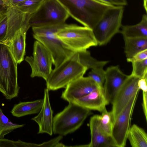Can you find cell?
I'll return each mask as SVG.
<instances>
[{"mask_svg":"<svg viewBox=\"0 0 147 147\" xmlns=\"http://www.w3.org/2000/svg\"><path fill=\"white\" fill-rule=\"evenodd\" d=\"M44 0H26L15 7L22 12L32 15L38 10Z\"/></svg>","mask_w":147,"mask_h":147,"instance_id":"484cf974","label":"cell"},{"mask_svg":"<svg viewBox=\"0 0 147 147\" xmlns=\"http://www.w3.org/2000/svg\"><path fill=\"white\" fill-rule=\"evenodd\" d=\"M77 52L80 62L88 69L103 67L109 62L108 61L97 60L91 56L90 52L87 50Z\"/></svg>","mask_w":147,"mask_h":147,"instance_id":"603a6c76","label":"cell"},{"mask_svg":"<svg viewBox=\"0 0 147 147\" xmlns=\"http://www.w3.org/2000/svg\"><path fill=\"white\" fill-rule=\"evenodd\" d=\"M43 99L27 102H20L14 106L11 112L14 116L19 117L38 113L43 103Z\"/></svg>","mask_w":147,"mask_h":147,"instance_id":"d6986e66","label":"cell"},{"mask_svg":"<svg viewBox=\"0 0 147 147\" xmlns=\"http://www.w3.org/2000/svg\"><path fill=\"white\" fill-rule=\"evenodd\" d=\"M138 92L132 96L113 122L111 137L115 147H124L126 145L131 116Z\"/></svg>","mask_w":147,"mask_h":147,"instance_id":"30bf717a","label":"cell"},{"mask_svg":"<svg viewBox=\"0 0 147 147\" xmlns=\"http://www.w3.org/2000/svg\"><path fill=\"white\" fill-rule=\"evenodd\" d=\"M87 68L80 62L77 51L52 70L46 81L49 90L65 88L69 83L83 76Z\"/></svg>","mask_w":147,"mask_h":147,"instance_id":"277c9868","label":"cell"},{"mask_svg":"<svg viewBox=\"0 0 147 147\" xmlns=\"http://www.w3.org/2000/svg\"><path fill=\"white\" fill-rule=\"evenodd\" d=\"M26 29L22 28L15 34L9 42H4V44L9 47L12 55L18 63H20L24 60L25 55Z\"/></svg>","mask_w":147,"mask_h":147,"instance_id":"ac0fdd59","label":"cell"},{"mask_svg":"<svg viewBox=\"0 0 147 147\" xmlns=\"http://www.w3.org/2000/svg\"><path fill=\"white\" fill-rule=\"evenodd\" d=\"M103 68L98 67L92 69L88 74V76L91 78L98 87L102 90H103L105 74V71Z\"/></svg>","mask_w":147,"mask_h":147,"instance_id":"83f0119b","label":"cell"},{"mask_svg":"<svg viewBox=\"0 0 147 147\" xmlns=\"http://www.w3.org/2000/svg\"><path fill=\"white\" fill-rule=\"evenodd\" d=\"M24 125L13 123L4 114L0 108V139L4 138L6 135Z\"/></svg>","mask_w":147,"mask_h":147,"instance_id":"cb8c5ba5","label":"cell"},{"mask_svg":"<svg viewBox=\"0 0 147 147\" xmlns=\"http://www.w3.org/2000/svg\"><path fill=\"white\" fill-rule=\"evenodd\" d=\"M25 60L31 67V78L41 77L47 80L52 70L53 61L50 53L42 43L34 41L33 56L26 57Z\"/></svg>","mask_w":147,"mask_h":147,"instance_id":"9c48e42d","label":"cell"},{"mask_svg":"<svg viewBox=\"0 0 147 147\" xmlns=\"http://www.w3.org/2000/svg\"><path fill=\"white\" fill-rule=\"evenodd\" d=\"M32 143L20 140L14 141L4 138L0 139V147H32Z\"/></svg>","mask_w":147,"mask_h":147,"instance_id":"f546056e","label":"cell"},{"mask_svg":"<svg viewBox=\"0 0 147 147\" xmlns=\"http://www.w3.org/2000/svg\"><path fill=\"white\" fill-rule=\"evenodd\" d=\"M73 102L90 110H96L101 113L109 103L105 97L103 90L99 88Z\"/></svg>","mask_w":147,"mask_h":147,"instance_id":"e0dca14e","label":"cell"},{"mask_svg":"<svg viewBox=\"0 0 147 147\" xmlns=\"http://www.w3.org/2000/svg\"><path fill=\"white\" fill-rule=\"evenodd\" d=\"M6 7L2 0H0V11L6 10Z\"/></svg>","mask_w":147,"mask_h":147,"instance_id":"e575fe53","label":"cell"},{"mask_svg":"<svg viewBox=\"0 0 147 147\" xmlns=\"http://www.w3.org/2000/svg\"><path fill=\"white\" fill-rule=\"evenodd\" d=\"M26 0H2L6 6H15L17 4Z\"/></svg>","mask_w":147,"mask_h":147,"instance_id":"836d02e7","label":"cell"},{"mask_svg":"<svg viewBox=\"0 0 147 147\" xmlns=\"http://www.w3.org/2000/svg\"><path fill=\"white\" fill-rule=\"evenodd\" d=\"M132 63L131 75L140 78L147 73V59L142 61L133 62Z\"/></svg>","mask_w":147,"mask_h":147,"instance_id":"f1b7e54d","label":"cell"},{"mask_svg":"<svg viewBox=\"0 0 147 147\" xmlns=\"http://www.w3.org/2000/svg\"><path fill=\"white\" fill-rule=\"evenodd\" d=\"M147 73L140 78L138 82L139 90L142 92V107L146 121H147Z\"/></svg>","mask_w":147,"mask_h":147,"instance_id":"4316f807","label":"cell"},{"mask_svg":"<svg viewBox=\"0 0 147 147\" xmlns=\"http://www.w3.org/2000/svg\"><path fill=\"white\" fill-rule=\"evenodd\" d=\"M6 11V10L3 11H0V17L1 16V15L4 13Z\"/></svg>","mask_w":147,"mask_h":147,"instance_id":"d590c367","label":"cell"},{"mask_svg":"<svg viewBox=\"0 0 147 147\" xmlns=\"http://www.w3.org/2000/svg\"><path fill=\"white\" fill-rule=\"evenodd\" d=\"M91 114L89 109L74 102H69L67 106L53 117V133L63 136L74 132Z\"/></svg>","mask_w":147,"mask_h":147,"instance_id":"5b68a950","label":"cell"},{"mask_svg":"<svg viewBox=\"0 0 147 147\" xmlns=\"http://www.w3.org/2000/svg\"><path fill=\"white\" fill-rule=\"evenodd\" d=\"M6 13L8 19V27L6 35L3 41H10L15 33L24 28L28 30L30 27L29 21L32 15L22 12L15 6H7Z\"/></svg>","mask_w":147,"mask_h":147,"instance_id":"5bb4252c","label":"cell"},{"mask_svg":"<svg viewBox=\"0 0 147 147\" xmlns=\"http://www.w3.org/2000/svg\"><path fill=\"white\" fill-rule=\"evenodd\" d=\"M69 15L57 0H44L29 21L30 27L65 23Z\"/></svg>","mask_w":147,"mask_h":147,"instance_id":"52a82bcc","label":"cell"},{"mask_svg":"<svg viewBox=\"0 0 147 147\" xmlns=\"http://www.w3.org/2000/svg\"><path fill=\"white\" fill-rule=\"evenodd\" d=\"M124 6H114L108 9L92 29L98 45H106L119 32Z\"/></svg>","mask_w":147,"mask_h":147,"instance_id":"8992f818","label":"cell"},{"mask_svg":"<svg viewBox=\"0 0 147 147\" xmlns=\"http://www.w3.org/2000/svg\"><path fill=\"white\" fill-rule=\"evenodd\" d=\"M124 53L127 59L131 58L138 53L147 49V38H123Z\"/></svg>","mask_w":147,"mask_h":147,"instance_id":"44dd1931","label":"cell"},{"mask_svg":"<svg viewBox=\"0 0 147 147\" xmlns=\"http://www.w3.org/2000/svg\"><path fill=\"white\" fill-rule=\"evenodd\" d=\"M57 35L65 44L75 51L86 50L98 45L92 29L84 26L71 24L59 31Z\"/></svg>","mask_w":147,"mask_h":147,"instance_id":"ba28073f","label":"cell"},{"mask_svg":"<svg viewBox=\"0 0 147 147\" xmlns=\"http://www.w3.org/2000/svg\"><path fill=\"white\" fill-rule=\"evenodd\" d=\"M49 90L45 89L42 105L37 115L32 119L39 126L38 133H46L50 136L53 132V111L50 103Z\"/></svg>","mask_w":147,"mask_h":147,"instance_id":"9a60e30c","label":"cell"},{"mask_svg":"<svg viewBox=\"0 0 147 147\" xmlns=\"http://www.w3.org/2000/svg\"><path fill=\"white\" fill-rule=\"evenodd\" d=\"M8 19L6 11L0 17V42L3 41L7 33Z\"/></svg>","mask_w":147,"mask_h":147,"instance_id":"4dcf8cb0","label":"cell"},{"mask_svg":"<svg viewBox=\"0 0 147 147\" xmlns=\"http://www.w3.org/2000/svg\"><path fill=\"white\" fill-rule=\"evenodd\" d=\"M91 140L85 146L90 147H115L111 136L103 131L100 125L99 115L92 116L89 121Z\"/></svg>","mask_w":147,"mask_h":147,"instance_id":"2e32d148","label":"cell"},{"mask_svg":"<svg viewBox=\"0 0 147 147\" xmlns=\"http://www.w3.org/2000/svg\"><path fill=\"white\" fill-rule=\"evenodd\" d=\"M132 147H147V135L145 130L136 124L131 126L127 136Z\"/></svg>","mask_w":147,"mask_h":147,"instance_id":"7402d4cb","label":"cell"},{"mask_svg":"<svg viewBox=\"0 0 147 147\" xmlns=\"http://www.w3.org/2000/svg\"><path fill=\"white\" fill-rule=\"evenodd\" d=\"M139 78L131 74L129 75L117 93L111 104L113 122L132 96L139 92Z\"/></svg>","mask_w":147,"mask_h":147,"instance_id":"8fae6325","label":"cell"},{"mask_svg":"<svg viewBox=\"0 0 147 147\" xmlns=\"http://www.w3.org/2000/svg\"><path fill=\"white\" fill-rule=\"evenodd\" d=\"M71 25L65 23L32 27L34 38L42 43L49 51L55 67H58L76 52L69 47L57 35L59 31Z\"/></svg>","mask_w":147,"mask_h":147,"instance_id":"6da1fadb","label":"cell"},{"mask_svg":"<svg viewBox=\"0 0 147 147\" xmlns=\"http://www.w3.org/2000/svg\"><path fill=\"white\" fill-rule=\"evenodd\" d=\"M99 115L100 125L104 132L108 136L111 137L113 123V114L111 111H108L106 108Z\"/></svg>","mask_w":147,"mask_h":147,"instance_id":"d4e9b609","label":"cell"},{"mask_svg":"<svg viewBox=\"0 0 147 147\" xmlns=\"http://www.w3.org/2000/svg\"><path fill=\"white\" fill-rule=\"evenodd\" d=\"M120 32L123 38H147V16L143 15L139 23L134 25H122Z\"/></svg>","mask_w":147,"mask_h":147,"instance_id":"ffe728a7","label":"cell"},{"mask_svg":"<svg viewBox=\"0 0 147 147\" xmlns=\"http://www.w3.org/2000/svg\"><path fill=\"white\" fill-rule=\"evenodd\" d=\"M147 59V49L140 52L131 58L127 59V61L131 62L143 61Z\"/></svg>","mask_w":147,"mask_h":147,"instance_id":"1f68e13d","label":"cell"},{"mask_svg":"<svg viewBox=\"0 0 147 147\" xmlns=\"http://www.w3.org/2000/svg\"><path fill=\"white\" fill-rule=\"evenodd\" d=\"M2 43L4 44V41H2V42H0V43Z\"/></svg>","mask_w":147,"mask_h":147,"instance_id":"8d00e7d4","label":"cell"},{"mask_svg":"<svg viewBox=\"0 0 147 147\" xmlns=\"http://www.w3.org/2000/svg\"><path fill=\"white\" fill-rule=\"evenodd\" d=\"M98 88H99L91 78L83 76L68 84L62 94L61 98L68 102H73Z\"/></svg>","mask_w":147,"mask_h":147,"instance_id":"7c38bea8","label":"cell"},{"mask_svg":"<svg viewBox=\"0 0 147 147\" xmlns=\"http://www.w3.org/2000/svg\"><path fill=\"white\" fill-rule=\"evenodd\" d=\"M128 76L123 73L118 65L109 67L105 71L103 90L109 103L112 104L117 93Z\"/></svg>","mask_w":147,"mask_h":147,"instance_id":"4fadbf2b","label":"cell"},{"mask_svg":"<svg viewBox=\"0 0 147 147\" xmlns=\"http://www.w3.org/2000/svg\"><path fill=\"white\" fill-rule=\"evenodd\" d=\"M18 64L8 46L0 43V92L8 100L19 94Z\"/></svg>","mask_w":147,"mask_h":147,"instance_id":"3957f363","label":"cell"},{"mask_svg":"<svg viewBox=\"0 0 147 147\" xmlns=\"http://www.w3.org/2000/svg\"><path fill=\"white\" fill-rule=\"evenodd\" d=\"M106 4L117 6H123L127 4V0H96Z\"/></svg>","mask_w":147,"mask_h":147,"instance_id":"d6a6232c","label":"cell"},{"mask_svg":"<svg viewBox=\"0 0 147 147\" xmlns=\"http://www.w3.org/2000/svg\"><path fill=\"white\" fill-rule=\"evenodd\" d=\"M69 16L92 29L106 11L114 6L96 0H57Z\"/></svg>","mask_w":147,"mask_h":147,"instance_id":"7a4b0ae2","label":"cell"}]
</instances>
